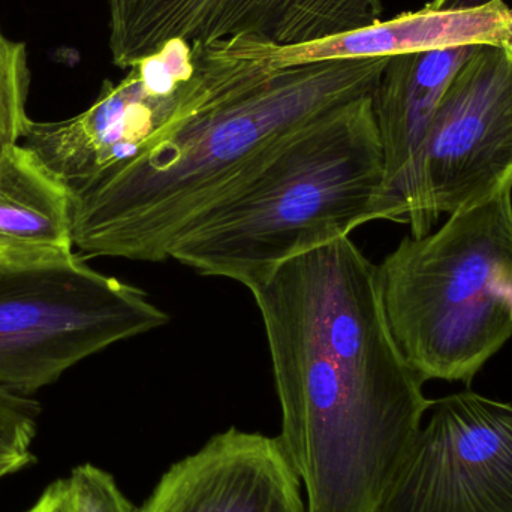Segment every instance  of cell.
Returning <instances> with one entry per match:
<instances>
[{
	"mask_svg": "<svg viewBox=\"0 0 512 512\" xmlns=\"http://www.w3.org/2000/svg\"><path fill=\"white\" fill-rule=\"evenodd\" d=\"M138 512H159V510L158 507H156L155 502H153V499L149 498L143 507L138 508Z\"/></svg>",
	"mask_w": 512,
	"mask_h": 512,
	"instance_id": "ac0fdd59",
	"label": "cell"
},
{
	"mask_svg": "<svg viewBox=\"0 0 512 512\" xmlns=\"http://www.w3.org/2000/svg\"><path fill=\"white\" fill-rule=\"evenodd\" d=\"M478 45L400 54L388 59L373 93L388 194L405 210L412 234L420 221V165L427 129L445 90Z\"/></svg>",
	"mask_w": 512,
	"mask_h": 512,
	"instance_id": "7c38bea8",
	"label": "cell"
},
{
	"mask_svg": "<svg viewBox=\"0 0 512 512\" xmlns=\"http://www.w3.org/2000/svg\"><path fill=\"white\" fill-rule=\"evenodd\" d=\"M27 512H75L68 478L54 481Z\"/></svg>",
	"mask_w": 512,
	"mask_h": 512,
	"instance_id": "e0dca14e",
	"label": "cell"
},
{
	"mask_svg": "<svg viewBox=\"0 0 512 512\" xmlns=\"http://www.w3.org/2000/svg\"><path fill=\"white\" fill-rule=\"evenodd\" d=\"M38 403L30 397L0 390V472L14 474L33 462L38 429Z\"/></svg>",
	"mask_w": 512,
	"mask_h": 512,
	"instance_id": "9a60e30c",
	"label": "cell"
},
{
	"mask_svg": "<svg viewBox=\"0 0 512 512\" xmlns=\"http://www.w3.org/2000/svg\"><path fill=\"white\" fill-rule=\"evenodd\" d=\"M108 47L131 69L167 42L251 39L294 47L373 26L382 0H107Z\"/></svg>",
	"mask_w": 512,
	"mask_h": 512,
	"instance_id": "ba28073f",
	"label": "cell"
},
{
	"mask_svg": "<svg viewBox=\"0 0 512 512\" xmlns=\"http://www.w3.org/2000/svg\"><path fill=\"white\" fill-rule=\"evenodd\" d=\"M26 45L6 38L0 30V158L20 146L29 128Z\"/></svg>",
	"mask_w": 512,
	"mask_h": 512,
	"instance_id": "5bb4252c",
	"label": "cell"
},
{
	"mask_svg": "<svg viewBox=\"0 0 512 512\" xmlns=\"http://www.w3.org/2000/svg\"><path fill=\"white\" fill-rule=\"evenodd\" d=\"M168 322L146 292L75 252L0 258V390L30 397L80 361Z\"/></svg>",
	"mask_w": 512,
	"mask_h": 512,
	"instance_id": "5b68a950",
	"label": "cell"
},
{
	"mask_svg": "<svg viewBox=\"0 0 512 512\" xmlns=\"http://www.w3.org/2000/svg\"><path fill=\"white\" fill-rule=\"evenodd\" d=\"M3 477H6V475L2 474V472H0V480H2Z\"/></svg>",
	"mask_w": 512,
	"mask_h": 512,
	"instance_id": "ffe728a7",
	"label": "cell"
},
{
	"mask_svg": "<svg viewBox=\"0 0 512 512\" xmlns=\"http://www.w3.org/2000/svg\"><path fill=\"white\" fill-rule=\"evenodd\" d=\"M177 92H153L134 68L119 83L104 84L83 113L56 123L30 122L21 146L68 195L143 152L153 140L191 114V84Z\"/></svg>",
	"mask_w": 512,
	"mask_h": 512,
	"instance_id": "9c48e42d",
	"label": "cell"
},
{
	"mask_svg": "<svg viewBox=\"0 0 512 512\" xmlns=\"http://www.w3.org/2000/svg\"><path fill=\"white\" fill-rule=\"evenodd\" d=\"M150 498L159 512H306L279 439L234 427L171 466Z\"/></svg>",
	"mask_w": 512,
	"mask_h": 512,
	"instance_id": "30bf717a",
	"label": "cell"
},
{
	"mask_svg": "<svg viewBox=\"0 0 512 512\" xmlns=\"http://www.w3.org/2000/svg\"><path fill=\"white\" fill-rule=\"evenodd\" d=\"M248 289L306 512H376L432 405L394 339L378 265L343 237Z\"/></svg>",
	"mask_w": 512,
	"mask_h": 512,
	"instance_id": "6da1fadb",
	"label": "cell"
},
{
	"mask_svg": "<svg viewBox=\"0 0 512 512\" xmlns=\"http://www.w3.org/2000/svg\"><path fill=\"white\" fill-rule=\"evenodd\" d=\"M507 42L512 47V9H510V20H508V36Z\"/></svg>",
	"mask_w": 512,
	"mask_h": 512,
	"instance_id": "d6986e66",
	"label": "cell"
},
{
	"mask_svg": "<svg viewBox=\"0 0 512 512\" xmlns=\"http://www.w3.org/2000/svg\"><path fill=\"white\" fill-rule=\"evenodd\" d=\"M378 270L394 339L421 378L471 382L512 337V189L406 237Z\"/></svg>",
	"mask_w": 512,
	"mask_h": 512,
	"instance_id": "277c9868",
	"label": "cell"
},
{
	"mask_svg": "<svg viewBox=\"0 0 512 512\" xmlns=\"http://www.w3.org/2000/svg\"><path fill=\"white\" fill-rule=\"evenodd\" d=\"M376 512H512V405L462 391L432 400Z\"/></svg>",
	"mask_w": 512,
	"mask_h": 512,
	"instance_id": "52a82bcc",
	"label": "cell"
},
{
	"mask_svg": "<svg viewBox=\"0 0 512 512\" xmlns=\"http://www.w3.org/2000/svg\"><path fill=\"white\" fill-rule=\"evenodd\" d=\"M74 252L69 197L26 149L0 158V258Z\"/></svg>",
	"mask_w": 512,
	"mask_h": 512,
	"instance_id": "4fadbf2b",
	"label": "cell"
},
{
	"mask_svg": "<svg viewBox=\"0 0 512 512\" xmlns=\"http://www.w3.org/2000/svg\"><path fill=\"white\" fill-rule=\"evenodd\" d=\"M510 9L504 0H432L418 11L294 47L242 41L239 51L264 69L333 59H369L439 48L507 42Z\"/></svg>",
	"mask_w": 512,
	"mask_h": 512,
	"instance_id": "8fae6325",
	"label": "cell"
},
{
	"mask_svg": "<svg viewBox=\"0 0 512 512\" xmlns=\"http://www.w3.org/2000/svg\"><path fill=\"white\" fill-rule=\"evenodd\" d=\"M75 512H138L104 469L80 465L68 478Z\"/></svg>",
	"mask_w": 512,
	"mask_h": 512,
	"instance_id": "2e32d148",
	"label": "cell"
},
{
	"mask_svg": "<svg viewBox=\"0 0 512 512\" xmlns=\"http://www.w3.org/2000/svg\"><path fill=\"white\" fill-rule=\"evenodd\" d=\"M512 189V47L483 44L460 66L427 129L420 221L429 234L454 215Z\"/></svg>",
	"mask_w": 512,
	"mask_h": 512,
	"instance_id": "8992f818",
	"label": "cell"
},
{
	"mask_svg": "<svg viewBox=\"0 0 512 512\" xmlns=\"http://www.w3.org/2000/svg\"><path fill=\"white\" fill-rule=\"evenodd\" d=\"M209 102L143 152L68 195L74 249L167 261L201 213L248 182L295 132L373 95L390 57L262 69L224 42L198 45Z\"/></svg>",
	"mask_w": 512,
	"mask_h": 512,
	"instance_id": "7a4b0ae2",
	"label": "cell"
},
{
	"mask_svg": "<svg viewBox=\"0 0 512 512\" xmlns=\"http://www.w3.org/2000/svg\"><path fill=\"white\" fill-rule=\"evenodd\" d=\"M373 221L406 222L388 194L373 95L295 132L258 171L201 213L168 259L246 288L288 259Z\"/></svg>",
	"mask_w": 512,
	"mask_h": 512,
	"instance_id": "3957f363",
	"label": "cell"
}]
</instances>
